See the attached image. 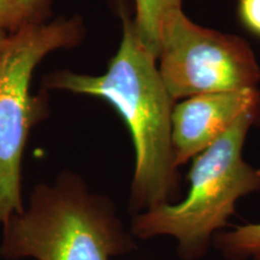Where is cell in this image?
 <instances>
[{
  "label": "cell",
  "instance_id": "2",
  "mask_svg": "<svg viewBox=\"0 0 260 260\" xmlns=\"http://www.w3.org/2000/svg\"><path fill=\"white\" fill-rule=\"evenodd\" d=\"M0 228L5 260H110L135 247L111 200L71 171L38 183L27 206Z\"/></svg>",
  "mask_w": 260,
  "mask_h": 260
},
{
  "label": "cell",
  "instance_id": "7",
  "mask_svg": "<svg viewBox=\"0 0 260 260\" xmlns=\"http://www.w3.org/2000/svg\"><path fill=\"white\" fill-rule=\"evenodd\" d=\"M182 9V0H135L133 17L145 47L158 59L162 25L172 12Z\"/></svg>",
  "mask_w": 260,
  "mask_h": 260
},
{
  "label": "cell",
  "instance_id": "12",
  "mask_svg": "<svg viewBox=\"0 0 260 260\" xmlns=\"http://www.w3.org/2000/svg\"><path fill=\"white\" fill-rule=\"evenodd\" d=\"M9 35H10V32H9L8 30H6V29L0 27V48L4 46L5 42L8 41Z\"/></svg>",
  "mask_w": 260,
  "mask_h": 260
},
{
  "label": "cell",
  "instance_id": "4",
  "mask_svg": "<svg viewBox=\"0 0 260 260\" xmlns=\"http://www.w3.org/2000/svg\"><path fill=\"white\" fill-rule=\"evenodd\" d=\"M84 27L79 16L25 23L0 48V225L24 207L22 158L37 116L30 96L34 69L51 52L77 45Z\"/></svg>",
  "mask_w": 260,
  "mask_h": 260
},
{
  "label": "cell",
  "instance_id": "9",
  "mask_svg": "<svg viewBox=\"0 0 260 260\" xmlns=\"http://www.w3.org/2000/svg\"><path fill=\"white\" fill-rule=\"evenodd\" d=\"M27 23L23 12L19 10L14 0H0V27L9 32L18 30Z\"/></svg>",
  "mask_w": 260,
  "mask_h": 260
},
{
  "label": "cell",
  "instance_id": "8",
  "mask_svg": "<svg viewBox=\"0 0 260 260\" xmlns=\"http://www.w3.org/2000/svg\"><path fill=\"white\" fill-rule=\"evenodd\" d=\"M216 245L230 260H260V223L247 224L232 232L218 234Z\"/></svg>",
  "mask_w": 260,
  "mask_h": 260
},
{
  "label": "cell",
  "instance_id": "6",
  "mask_svg": "<svg viewBox=\"0 0 260 260\" xmlns=\"http://www.w3.org/2000/svg\"><path fill=\"white\" fill-rule=\"evenodd\" d=\"M260 110V92L201 94L174 105L171 141L175 165L178 168L210 147L232 128L243 113Z\"/></svg>",
  "mask_w": 260,
  "mask_h": 260
},
{
  "label": "cell",
  "instance_id": "10",
  "mask_svg": "<svg viewBox=\"0 0 260 260\" xmlns=\"http://www.w3.org/2000/svg\"><path fill=\"white\" fill-rule=\"evenodd\" d=\"M14 3L23 12L27 23L44 22L50 14V0H14Z\"/></svg>",
  "mask_w": 260,
  "mask_h": 260
},
{
  "label": "cell",
  "instance_id": "1",
  "mask_svg": "<svg viewBox=\"0 0 260 260\" xmlns=\"http://www.w3.org/2000/svg\"><path fill=\"white\" fill-rule=\"evenodd\" d=\"M123 35L103 75L58 70L45 86L102 98L124 119L135 148L130 207L142 212L170 204L178 195V174L171 141L174 100L162 82L155 58L140 40L124 0H118Z\"/></svg>",
  "mask_w": 260,
  "mask_h": 260
},
{
  "label": "cell",
  "instance_id": "11",
  "mask_svg": "<svg viewBox=\"0 0 260 260\" xmlns=\"http://www.w3.org/2000/svg\"><path fill=\"white\" fill-rule=\"evenodd\" d=\"M239 17L249 31L260 37V0H240Z\"/></svg>",
  "mask_w": 260,
  "mask_h": 260
},
{
  "label": "cell",
  "instance_id": "3",
  "mask_svg": "<svg viewBox=\"0 0 260 260\" xmlns=\"http://www.w3.org/2000/svg\"><path fill=\"white\" fill-rule=\"evenodd\" d=\"M260 110L248 111L225 134L195 157L187 198L136 213L130 233L135 239L172 236L184 260H197L209 248L213 233L228 224L236 201L260 189V170L242 157L247 133Z\"/></svg>",
  "mask_w": 260,
  "mask_h": 260
},
{
  "label": "cell",
  "instance_id": "5",
  "mask_svg": "<svg viewBox=\"0 0 260 260\" xmlns=\"http://www.w3.org/2000/svg\"><path fill=\"white\" fill-rule=\"evenodd\" d=\"M159 74L174 102L210 93L258 89L260 68L243 39L204 28L183 10L162 25Z\"/></svg>",
  "mask_w": 260,
  "mask_h": 260
}]
</instances>
